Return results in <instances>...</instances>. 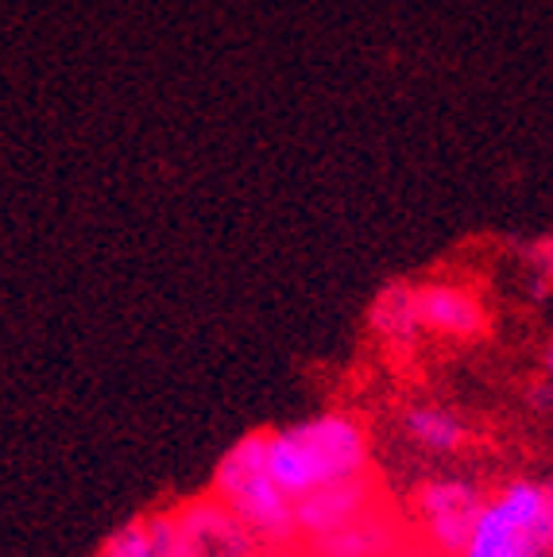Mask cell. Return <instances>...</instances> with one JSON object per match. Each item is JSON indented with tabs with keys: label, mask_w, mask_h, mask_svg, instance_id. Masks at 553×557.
Listing matches in <instances>:
<instances>
[{
	"label": "cell",
	"mask_w": 553,
	"mask_h": 557,
	"mask_svg": "<svg viewBox=\"0 0 553 557\" xmlns=\"http://www.w3.org/2000/svg\"><path fill=\"white\" fill-rule=\"evenodd\" d=\"M163 557H251L260 542L217 504L213 496L186 504L182 511L159 515Z\"/></svg>",
	"instance_id": "5"
},
{
	"label": "cell",
	"mask_w": 553,
	"mask_h": 557,
	"mask_svg": "<svg viewBox=\"0 0 553 557\" xmlns=\"http://www.w3.org/2000/svg\"><path fill=\"white\" fill-rule=\"evenodd\" d=\"M97 557H159V542H156V527L151 519L128 522L113 539L97 549Z\"/></svg>",
	"instance_id": "11"
},
{
	"label": "cell",
	"mask_w": 553,
	"mask_h": 557,
	"mask_svg": "<svg viewBox=\"0 0 553 557\" xmlns=\"http://www.w3.org/2000/svg\"><path fill=\"white\" fill-rule=\"evenodd\" d=\"M415 313L422 333H438V337L453 341H476L488 330V306L465 283H450V278H430L415 287Z\"/></svg>",
	"instance_id": "6"
},
{
	"label": "cell",
	"mask_w": 553,
	"mask_h": 557,
	"mask_svg": "<svg viewBox=\"0 0 553 557\" xmlns=\"http://www.w3.org/2000/svg\"><path fill=\"white\" fill-rule=\"evenodd\" d=\"M553 492L545 480H507L484 496L472 534L457 557H550Z\"/></svg>",
	"instance_id": "3"
},
{
	"label": "cell",
	"mask_w": 553,
	"mask_h": 557,
	"mask_svg": "<svg viewBox=\"0 0 553 557\" xmlns=\"http://www.w3.org/2000/svg\"><path fill=\"white\" fill-rule=\"evenodd\" d=\"M310 549L314 557H388L395 549H403V531L391 519H380V511L372 507L368 515L348 522L345 531L314 539Z\"/></svg>",
	"instance_id": "8"
},
{
	"label": "cell",
	"mask_w": 553,
	"mask_h": 557,
	"mask_svg": "<svg viewBox=\"0 0 553 557\" xmlns=\"http://www.w3.org/2000/svg\"><path fill=\"white\" fill-rule=\"evenodd\" d=\"M368 322L391 345H415L422 337V325H418L415 313V287L410 283H391L380 295L372 298V310H368Z\"/></svg>",
	"instance_id": "10"
},
{
	"label": "cell",
	"mask_w": 553,
	"mask_h": 557,
	"mask_svg": "<svg viewBox=\"0 0 553 557\" xmlns=\"http://www.w3.org/2000/svg\"><path fill=\"white\" fill-rule=\"evenodd\" d=\"M388 557H430V554H410V549H395V554H388Z\"/></svg>",
	"instance_id": "12"
},
{
	"label": "cell",
	"mask_w": 553,
	"mask_h": 557,
	"mask_svg": "<svg viewBox=\"0 0 553 557\" xmlns=\"http://www.w3.org/2000/svg\"><path fill=\"white\" fill-rule=\"evenodd\" d=\"M376 507V487L372 476L353 480V484L321 487L314 496L294 499V534L306 542L325 539L333 531H345L348 522L368 515Z\"/></svg>",
	"instance_id": "7"
},
{
	"label": "cell",
	"mask_w": 553,
	"mask_h": 557,
	"mask_svg": "<svg viewBox=\"0 0 553 557\" xmlns=\"http://www.w3.org/2000/svg\"><path fill=\"white\" fill-rule=\"evenodd\" d=\"M263 461L291 499L372 476V442L360 418L325 410L263 434Z\"/></svg>",
	"instance_id": "1"
},
{
	"label": "cell",
	"mask_w": 553,
	"mask_h": 557,
	"mask_svg": "<svg viewBox=\"0 0 553 557\" xmlns=\"http://www.w3.org/2000/svg\"><path fill=\"white\" fill-rule=\"evenodd\" d=\"M209 496L225 507L260 546H286L294 534V499L271 480L263 461V434H248L217 461Z\"/></svg>",
	"instance_id": "2"
},
{
	"label": "cell",
	"mask_w": 553,
	"mask_h": 557,
	"mask_svg": "<svg viewBox=\"0 0 553 557\" xmlns=\"http://www.w3.org/2000/svg\"><path fill=\"white\" fill-rule=\"evenodd\" d=\"M403 434L426 453H438V457H453V453L465 449L468 426L460 422L457 410L441 407V403H418L403 414Z\"/></svg>",
	"instance_id": "9"
},
{
	"label": "cell",
	"mask_w": 553,
	"mask_h": 557,
	"mask_svg": "<svg viewBox=\"0 0 553 557\" xmlns=\"http://www.w3.org/2000/svg\"><path fill=\"white\" fill-rule=\"evenodd\" d=\"M484 507V487L465 476L426 480L415 492V527L430 557H457Z\"/></svg>",
	"instance_id": "4"
}]
</instances>
